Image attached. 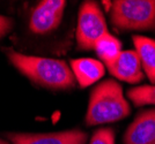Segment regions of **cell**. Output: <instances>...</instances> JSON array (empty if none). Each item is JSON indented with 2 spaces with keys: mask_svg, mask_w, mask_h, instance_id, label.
<instances>
[{
  "mask_svg": "<svg viewBox=\"0 0 155 144\" xmlns=\"http://www.w3.org/2000/svg\"><path fill=\"white\" fill-rule=\"evenodd\" d=\"M6 54L14 67L36 84L56 90H66L75 85L71 67L63 60L26 55L11 49H7Z\"/></svg>",
  "mask_w": 155,
  "mask_h": 144,
  "instance_id": "1",
  "label": "cell"
},
{
  "mask_svg": "<svg viewBox=\"0 0 155 144\" xmlns=\"http://www.w3.org/2000/svg\"><path fill=\"white\" fill-rule=\"evenodd\" d=\"M130 112L122 85L115 80H105L91 90L86 122L88 126L110 124L126 118Z\"/></svg>",
  "mask_w": 155,
  "mask_h": 144,
  "instance_id": "2",
  "label": "cell"
},
{
  "mask_svg": "<svg viewBox=\"0 0 155 144\" xmlns=\"http://www.w3.org/2000/svg\"><path fill=\"white\" fill-rule=\"evenodd\" d=\"M109 12L112 24L119 30L155 29V0H116Z\"/></svg>",
  "mask_w": 155,
  "mask_h": 144,
  "instance_id": "3",
  "label": "cell"
},
{
  "mask_svg": "<svg viewBox=\"0 0 155 144\" xmlns=\"http://www.w3.org/2000/svg\"><path fill=\"white\" fill-rule=\"evenodd\" d=\"M105 33L108 27L103 12L95 1H84L79 11L77 43L81 50H94L96 42Z\"/></svg>",
  "mask_w": 155,
  "mask_h": 144,
  "instance_id": "4",
  "label": "cell"
},
{
  "mask_svg": "<svg viewBox=\"0 0 155 144\" xmlns=\"http://www.w3.org/2000/svg\"><path fill=\"white\" fill-rule=\"evenodd\" d=\"M66 6L64 0H43L34 8L29 28L34 33L44 35L53 31L61 22Z\"/></svg>",
  "mask_w": 155,
  "mask_h": 144,
  "instance_id": "5",
  "label": "cell"
},
{
  "mask_svg": "<svg viewBox=\"0 0 155 144\" xmlns=\"http://www.w3.org/2000/svg\"><path fill=\"white\" fill-rule=\"evenodd\" d=\"M6 137L13 144H86L87 142V134L80 129L46 134L8 133Z\"/></svg>",
  "mask_w": 155,
  "mask_h": 144,
  "instance_id": "6",
  "label": "cell"
},
{
  "mask_svg": "<svg viewBox=\"0 0 155 144\" xmlns=\"http://www.w3.org/2000/svg\"><path fill=\"white\" fill-rule=\"evenodd\" d=\"M124 144H155V108L138 113L124 134Z\"/></svg>",
  "mask_w": 155,
  "mask_h": 144,
  "instance_id": "7",
  "label": "cell"
},
{
  "mask_svg": "<svg viewBox=\"0 0 155 144\" xmlns=\"http://www.w3.org/2000/svg\"><path fill=\"white\" fill-rule=\"evenodd\" d=\"M107 68L114 77L127 83H139L143 79L141 64L134 50L122 51L119 57Z\"/></svg>",
  "mask_w": 155,
  "mask_h": 144,
  "instance_id": "8",
  "label": "cell"
},
{
  "mask_svg": "<svg viewBox=\"0 0 155 144\" xmlns=\"http://www.w3.org/2000/svg\"><path fill=\"white\" fill-rule=\"evenodd\" d=\"M73 76L81 88H87L102 79L105 73L104 65L93 58L73 59L70 64Z\"/></svg>",
  "mask_w": 155,
  "mask_h": 144,
  "instance_id": "9",
  "label": "cell"
},
{
  "mask_svg": "<svg viewBox=\"0 0 155 144\" xmlns=\"http://www.w3.org/2000/svg\"><path fill=\"white\" fill-rule=\"evenodd\" d=\"M134 51L137 52L142 70L152 84H155V39L146 36H133Z\"/></svg>",
  "mask_w": 155,
  "mask_h": 144,
  "instance_id": "10",
  "label": "cell"
},
{
  "mask_svg": "<svg viewBox=\"0 0 155 144\" xmlns=\"http://www.w3.org/2000/svg\"><path fill=\"white\" fill-rule=\"evenodd\" d=\"M97 57L101 59V62L107 67L111 65L122 53V43L117 37L111 33H105L96 42L94 46Z\"/></svg>",
  "mask_w": 155,
  "mask_h": 144,
  "instance_id": "11",
  "label": "cell"
},
{
  "mask_svg": "<svg viewBox=\"0 0 155 144\" xmlns=\"http://www.w3.org/2000/svg\"><path fill=\"white\" fill-rule=\"evenodd\" d=\"M127 97L136 106L155 105V84L134 86L127 91Z\"/></svg>",
  "mask_w": 155,
  "mask_h": 144,
  "instance_id": "12",
  "label": "cell"
},
{
  "mask_svg": "<svg viewBox=\"0 0 155 144\" xmlns=\"http://www.w3.org/2000/svg\"><path fill=\"white\" fill-rule=\"evenodd\" d=\"M89 144H115V133L111 128H100L93 134Z\"/></svg>",
  "mask_w": 155,
  "mask_h": 144,
  "instance_id": "13",
  "label": "cell"
},
{
  "mask_svg": "<svg viewBox=\"0 0 155 144\" xmlns=\"http://www.w3.org/2000/svg\"><path fill=\"white\" fill-rule=\"evenodd\" d=\"M12 28H13V20L7 16L0 15V38L6 36Z\"/></svg>",
  "mask_w": 155,
  "mask_h": 144,
  "instance_id": "14",
  "label": "cell"
},
{
  "mask_svg": "<svg viewBox=\"0 0 155 144\" xmlns=\"http://www.w3.org/2000/svg\"><path fill=\"white\" fill-rule=\"evenodd\" d=\"M0 144H9V143H7V142H5L4 139H1V138H0Z\"/></svg>",
  "mask_w": 155,
  "mask_h": 144,
  "instance_id": "15",
  "label": "cell"
}]
</instances>
